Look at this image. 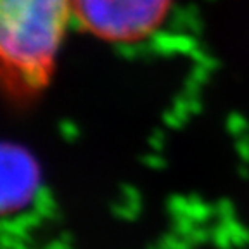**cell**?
Listing matches in <instances>:
<instances>
[{
    "instance_id": "cell-3",
    "label": "cell",
    "mask_w": 249,
    "mask_h": 249,
    "mask_svg": "<svg viewBox=\"0 0 249 249\" xmlns=\"http://www.w3.org/2000/svg\"><path fill=\"white\" fill-rule=\"evenodd\" d=\"M4 170V206L11 201L12 206L26 201L36 183V164L31 156L19 147L5 145L2 152Z\"/></svg>"
},
{
    "instance_id": "cell-1",
    "label": "cell",
    "mask_w": 249,
    "mask_h": 249,
    "mask_svg": "<svg viewBox=\"0 0 249 249\" xmlns=\"http://www.w3.org/2000/svg\"><path fill=\"white\" fill-rule=\"evenodd\" d=\"M73 0H0V78L7 97L28 102L54 76Z\"/></svg>"
},
{
    "instance_id": "cell-2",
    "label": "cell",
    "mask_w": 249,
    "mask_h": 249,
    "mask_svg": "<svg viewBox=\"0 0 249 249\" xmlns=\"http://www.w3.org/2000/svg\"><path fill=\"white\" fill-rule=\"evenodd\" d=\"M171 0H73L80 28L109 43L147 38L166 19Z\"/></svg>"
}]
</instances>
